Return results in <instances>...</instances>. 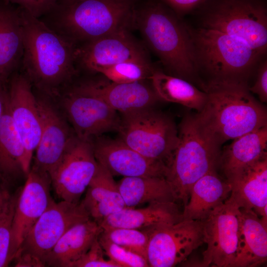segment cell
Segmentation results:
<instances>
[{
  "instance_id": "6da1fadb",
  "label": "cell",
  "mask_w": 267,
  "mask_h": 267,
  "mask_svg": "<svg viewBox=\"0 0 267 267\" xmlns=\"http://www.w3.org/2000/svg\"><path fill=\"white\" fill-rule=\"evenodd\" d=\"M19 7L23 73L39 93L57 98L77 74L76 46Z\"/></svg>"
},
{
  "instance_id": "7a4b0ae2",
  "label": "cell",
  "mask_w": 267,
  "mask_h": 267,
  "mask_svg": "<svg viewBox=\"0 0 267 267\" xmlns=\"http://www.w3.org/2000/svg\"><path fill=\"white\" fill-rule=\"evenodd\" d=\"M207 94L196 114L207 134L220 147L229 140L267 126V111L249 90L247 83L213 82L203 84Z\"/></svg>"
},
{
  "instance_id": "3957f363",
  "label": "cell",
  "mask_w": 267,
  "mask_h": 267,
  "mask_svg": "<svg viewBox=\"0 0 267 267\" xmlns=\"http://www.w3.org/2000/svg\"><path fill=\"white\" fill-rule=\"evenodd\" d=\"M132 26L159 57L168 74L192 83L198 81L189 28L164 4L149 0L134 7Z\"/></svg>"
},
{
  "instance_id": "277c9868",
  "label": "cell",
  "mask_w": 267,
  "mask_h": 267,
  "mask_svg": "<svg viewBox=\"0 0 267 267\" xmlns=\"http://www.w3.org/2000/svg\"><path fill=\"white\" fill-rule=\"evenodd\" d=\"M134 0H80L57 4L39 18L76 46L132 26Z\"/></svg>"
},
{
  "instance_id": "5b68a950",
  "label": "cell",
  "mask_w": 267,
  "mask_h": 267,
  "mask_svg": "<svg viewBox=\"0 0 267 267\" xmlns=\"http://www.w3.org/2000/svg\"><path fill=\"white\" fill-rule=\"evenodd\" d=\"M189 28L198 76L202 73L207 77L203 84H248L262 54L243 40L225 33L202 27L196 30Z\"/></svg>"
},
{
  "instance_id": "8992f818",
  "label": "cell",
  "mask_w": 267,
  "mask_h": 267,
  "mask_svg": "<svg viewBox=\"0 0 267 267\" xmlns=\"http://www.w3.org/2000/svg\"><path fill=\"white\" fill-rule=\"evenodd\" d=\"M178 133V142L167 165L165 178L177 202L184 207L196 181L219 169L222 149L204 130L196 114L187 113L183 117Z\"/></svg>"
},
{
  "instance_id": "52a82bcc",
  "label": "cell",
  "mask_w": 267,
  "mask_h": 267,
  "mask_svg": "<svg viewBox=\"0 0 267 267\" xmlns=\"http://www.w3.org/2000/svg\"><path fill=\"white\" fill-rule=\"evenodd\" d=\"M120 115L119 138L145 157L167 165L178 140L174 119L155 107Z\"/></svg>"
},
{
  "instance_id": "ba28073f",
  "label": "cell",
  "mask_w": 267,
  "mask_h": 267,
  "mask_svg": "<svg viewBox=\"0 0 267 267\" xmlns=\"http://www.w3.org/2000/svg\"><path fill=\"white\" fill-rule=\"evenodd\" d=\"M81 202L52 201L23 241L13 261L15 267H45V259L70 228L90 219Z\"/></svg>"
},
{
  "instance_id": "9c48e42d",
  "label": "cell",
  "mask_w": 267,
  "mask_h": 267,
  "mask_svg": "<svg viewBox=\"0 0 267 267\" xmlns=\"http://www.w3.org/2000/svg\"><path fill=\"white\" fill-rule=\"evenodd\" d=\"M202 27L240 39L262 55L267 47V11L261 0H215Z\"/></svg>"
},
{
  "instance_id": "30bf717a",
  "label": "cell",
  "mask_w": 267,
  "mask_h": 267,
  "mask_svg": "<svg viewBox=\"0 0 267 267\" xmlns=\"http://www.w3.org/2000/svg\"><path fill=\"white\" fill-rule=\"evenodd\" d=\"M57 98L77 137L91 140L105 133L118 131L120 114L91 91L82 81L73 82Z\"/></svg>"
},
{
  "instance_id": "8fae6325",
  "label": "cell",
  "mask_w": 267,
  "mask_h": 267,
  "mask_svg": "<svg viewBox=\"0 0 267 267\" xmlns=\"http://www.w3.org/2000/svg\"><path fill=\"white\" fill-rule=\"evenodd\" d=\"M240 210L226 200L201 220L204 243L201 267H233L239 245Z\"/></svg>"
},
{
  "instance_id": "7c38bea8",
  "label": "cell",
  "mask_w": 267,
  "mask_h": 267,
  "mask_svg": "<svg viewBox=\"0 0 267 267\" xmlns=\"http://www.w3.org/2000/svg\"><path fill=\"white\" fill-rule=\"evenodd\" d=\"M147 261L151 267H172L185 261L203 243L200 220L182 219L148 233Z\"/></svg>"
},
{
  "instance_id": "4fadbf2b",
  "label": "cell",
  "mask_w": 267,
  "mask_h": 267,
  "mask_svg": "<svg viewBox=\"0 0 267 267\" xmlns=\"http://www.w3.org/2000/svg\"><path fill=\"white\" fill-rule=\"evenodd\" d=\"M98 168L91 140L76 136L49 175L51 185L61 200L78 203Z\"/></svg>"
},
{
  "instance_id": "5bb4252c",
  "label": "cell",
  "mask_w": 267,
  "mask_h": 267,
  "mask_svg": "<svg viewBox=\"0 0 267 267\" xmlns=\"http://www.w3.org/2000/svg\"><path fill=\"white\" fill-rule=\"evenodd\" d=\"M8 85L7 105L25 147L24 171L26 176L42 132L37 97L30 81L23 72H15Z\"/></svg>"
},
{
  "instance_id": "9a60e30c",
  "label": "cell",
  "mask_w": 267,
  "mask_h": 267,
  "mask_svg": "<svg viewBox=\"0 0 267 267\" xmlns=\"http://www.w3.org/2000/svg\"><path fill=\"white\" fill-rule=\"evenodd\" d=\"M118 31L76 46V66L97 73L101 68L127 61L150 62L144 47L129 31Z\"/></svg>"
},
{
  "instance_id": "2e32d148",
  "label": "cell",
  "mask_w": 267,
  "mask_h": 267,
  "mask_svg": "<svg viewBox=\"0 0 267 267\" xmlns=\"http://www.w3.org/2000/svg\"><path fill=\"white\" fill-rule=\"evenodd\" d=\"M40 94L36 97L42 132L31 168L49 176L76 135L65 118L53 105L52 99Z\"/></svg>"
},
{
  "instance_id": "e0dca14e",
  "label": "cell",
  "mask_w": 267,
  "mask_h": 267,
  "mask_svg": "<svg viewBox=\"0 0 267 267\" xmlns=\"http://www.w3.org/2000/svg\"><path fill=\"white\" fill-rule=\"evenodd\" d=\"M91 143L97 162L113 176L166 178L167 167L164 162L145 157L119 138L100 135Z\"/></svg>"
},
{
  "instance_id": "ac0fdd59",
  "label": "cell",
  "mask_w": 267,
  "mask_h": 267,
  "mask_svg": "<svg viewBox=\"0 0 267 267\" xmlns=\"http://www.w3.org/2000/svg\"><path fill=\"white\" fill-rule=\"evenodd\" d=\"M26 177L15 204L11 241L13 261L26 236L53 200L47 174L31 168Z\"/></svg>"
},
{
  "instance_id": "d6986e66",
  "label": "cell",
  "mask_w": 267,
  "mask_h": 267,
  "mask_svg": "<svg viewBox=\"0 0 267 267\" xmlns=\"http://www.w3.org/2000/svg\"><path fill=\"white\" fill-rule=\"evenodd\" d=\"M93 93L120 114L154 107L163 101L151 83L146 80L131 83H116L102 80L82 81Z\"/></svg>"
},
{
  "instance_id": "ffe728a7",
  "label": "cell",
  "mask_w": 267,
  "mask_h": 267,
  "mask_svg": "<svg viewBox=\"0 0 267 267\" xmlns=\"http://www.w3.org/2000/svg\"><path fill=\"white\" fill-rule=\"evenodd\" d=\"M227 181L231 189L226 201L239 209L254 211L267 224V157L251 165Z\"/></svg>"
},
{
  "instance_id": "44dd1931",
  "label": "cell",
  "mask_w": 267,
  "mask_h": 267,
  "mask_svg": "<svg viewBox=\"0 0 267 267\" xmlns=\"http://www.w3.org/2000/svg\"><path fill=\"white\" fill-rule=\"evenodd\" d=\"M182 219V212L175 202H156L143 208L126 207L105 218L100 223L102 229L123 227L147 232L176 223Z\"/></svg>"
},
{
  "instance_id": "7402d4cb",
  "label": "cell",
  "mask_w": 267,
  "mask_h": 267,
  "mask_svg": "<svg viewBox=\"0 0 267 267\" xmlns=\"http://www.w3.org/2000/svg\"><path fill=\"white\" fill-rule=\"evenodd\" d=\"M23 39L19 6L0 1V82L7 85L21 64Z\"/></svg>"
},
{
  "instance_id": "603a6c76",
  "label": "cell",
  "mask_w": 267,
  "mask_h": 267,
  "mask_svg": "<svg viewBox=\"0 0 267 267\" xmlns=\"http://www.w3.org/2000/svg\"><path fill=\"white\" fill-rule=\"evenodd\" d=\"M267 126L233 139L221 150L219 167L229 180L244 169L267 157Z\"/></svg>"
},
{
  "instance_id": "cb8c5ba5",
  "label": "cell",
  "mask_w": 267,
  "mask_h": 267,
  "mask_svg": "<svg viewBox=\"0 0 267 267\" xmlns=\"http://www.w3.org/2000/svg\"><path fill=\"white\" fill-rule=\"evenodd\" d=\"M231 185L217 170L199 179L192 186L189 199L182 212L183 219L202 220L214 209L224 203L231 192Z\"/></svg>"
},
{
  "instance_id": "d4e9b609",
  "label": "cell",
  "mask_w": 267,
  "mask_h": 267,
  "mask_svg": "<svg viewBox=\"0 0 267 267\" xmlns=\"http://www.w3.org/2000/svg\"><path fill=\"white\" fill-rule=\"evenodd\" d=\"M102 230L92 219L72 227L47 255L45 267H71L86 253Z\"/></svg>"
},
{
  "instance_id": "484cf974",
  "label": "cell",
  "mask_w": 267,
  "mask_h": 267,
  "mask_svg": "<svg viewBox=\"0 0 267 267\" xmlns=\"http://www.w3.org/2000/svg\"><path fill=\"white\" fill-rule=\"evenodd\" d=\"M86 190L81 203L98 224L108 216L126 207L113 176L99 164Z\"/></svg>"
},
{
  "instance_id": "4316f807",
  "label": "cell",
  "mask_w": 267,
  "mask_h": 267,
  "mask_svg": "<svg viewBox=\"0 0 267 267\" xmlns=\"http://www.w3.org/2000/svg\"><path fill=\"white\" fill-rule=\"evenodd\" d=\"M239 250L233 267H256L267 259V224L253 210L240 209Z\"/></svg>"
},
{
  "instance_id": "83f0119b",
  "label": "cell",
  "mask_w": 267,
  "mask_h": 267,
  "mask_svg": "<svg viewBox=\"0 0 267 267\" xmlns=\"http://www.w3.org/2000/svg\"><path fill=\"white\" fill-rule=\"evenodd\" d=\"M25 147L7 105L0 123V181L7 186L24 174Z\"/></svg>"
},
{
  "instance_id": "f1b7e54d",
  "label": "cell",
  "mask_w": 267,
  "mask_h": 267,
  "mask_svg": "<svg viewBox=\"0 0 267 267\" xmlns=\"http://www.w3.org/2000/svg\"><path fill=\"white\" fill-rule=\"evenodd\" d=\"M117 184L126 207L135 208L156 202H177L171 187L165 178L123 177Z\"/></svg>"
},
{
  "instance_id": "f546056e",
  "label": "cell",
  "mask_w": 267,
  "mask_h": 267,
  "mask_svg": "<svg viewBox=\"0 0 267 267\" xmlns=\"http://www.w3.org/2000/svg\"><path fill=\"white\" fill-rule=\"evenodd\" d=\"M149 80L163 101L178 103L198 112L206 102V93L183 79L155 69Z\"/></svg>"
},
{
  "instance_id": "4dcf8cb0",
  "label": "cell",
  "mask_w": 267,
  "mask_h": 267,
  "mask_svg": "<svg viewBox=\"0 0 267 267\" xmlns=\"http://www.w3.org/2000/svg\"><path fill=\"white\" fill-rule=\"evenodd\" d=\"M155 68L150 62L127 60L104 67L97 73L116 83H131L149 79Z\"/></svg>"
},
{
  "instance_id": "1f68e13d",
  "label": "cell",
  "mask_w": 267,
  "mask_h": 267,
  "mask_svg": "<svg viewBox=\"0 0 267 267\" xmlns=\"http://www.w3.org/2000/svg\"><path fill=\"white\" fill-rule=\"evenodd\" d=\"M100 234L111 242L140 255L147 260L149 234L133 228L117 227L102 229Z\"/></svg>"
},
{
  "instance_id": "d6a6232c",
  "label": "cell",
  "mask_w": 267,
  "mask_h": 267,
  "mask_svg": "<svg viewBox=\"0 0 267 267\" xmlns=\"http://www.w3.org/2000/svg\"><path fill=\"white\" fill-rule=\"evenodd\" d=\"M17 195H7L0 213V267L13 262L11 255L12 224Z\"/></svg>"
},
{
  "instance_id": "836d02e7",
  "label": "cell",
  "mask_w": 267,
  "mask_h": 267,
  "mask_svg": "<svg viewBox=\"0 0 267 267\" xmlns=\"http://www.w3.org/2000/svg\"><path fill=\"white\" fill-rule=\"evenodd\" d=\"M98 239L104 254L120 267H149L144 258L111 242L100 234Z\"/></svg>"
},
{
  "instance_id": "e575fe53",
  "label": "cell",
  "mask_w": 267,
  "mask_h": 267,
  "mask_svg": "<svg viewBox=\"0 0 267 267\" xmlns=\"http://www.w3.org/2000/svg\"><path fill=\"white\" fill-rule=\"evenodd\" d=\"M104 255V252L97 238L86 253L71 267H120L111 260H106Z\"/></svg>"
},
{
  "instance_id": "d590c367",
  "label": "cell",
  "mask_w": 267,
  "mask_h": 267,
  "mask_svg": "<svg viewBox=\"0 0 267 267\" xmlns=\"http://www.w3.org/2000/svg\"><path fill=\"white\" fill-rule=\"evenodd\" d=\"M16 4L33 16L40 18L51 11L57 5L58 0H4Z\"/></svg>"
},
{
  "instance_id": "8d00e7d4",
  "label": "cell",
  "mask_w": 267,
  "mask_h": 267,
  "mask_svg": "<svg viewBox=\"0 0 267 267\" xmlns=\"http://www.w3.org/2000/svg\"><path fill=\"white\" fill-rule=\"evenodd\" d=\"M251 92L258 95L262 102L267 101V62L264 61L260 64L255 84L252 87L249 86Z\"/></svg>"
},
{
  "instance_id": "74e56055",
  "label": "cell",
  "mask_w": 267,
  "mask_h": 267,
  "mask_svg": "<svg viewBox=\"0 0 267 267\" xmlns=\"http://www.w3.org/2000/svg\"><path fill=\"white\" fill-rule=\"evenodd\" d=\"M177 15L185 14L207 0H162Z\"/></svg>"
},
{
  "instance_id": "f35d334b",
  "label": "cell",
  "mask_w": 267,
  "mask_h": 267,
  "mask_svg": "<svg viewBox=\"0 0 267 267\" xmlns=\"http://www.w3.org/2000/svg\"><path fill=\"white\" fill-rule=\"evenodd\" d=\"M7 97V87L0 82V123L5 109Z\"/></svg>"
},
{
  "instance_id": "ab89813d",
  "label": "cell",
  "mask_w": 267,
  "mask_h": 267,
  "mask_svg": "<svg viewBox=\"0 0 267 267\" xmlns=\"http://www.w3.org/2000/svg\"><path fill=\"white\" fill-rule=\"evenodd\" d=\"M9 191L7 186L0 181V213Z\"/></svg>"
},
{
  "instance_id": "60d3db41",
  "label": "cell",
  "mask_w": 267,
  "mask_h": 267,
  "mask_svg": "<svg viewBox=\"0 0 267 267\" xmlns=\"http://www.w3.org/2000/svg\"><path fill=\"white\" fill-rule=\"evenodd\" d=\"M80 0H58V4L63 6H68L74 4Z\"/></svg>"
},
{
  "instance_id": "b9f144b4",
  "label": "cell",
  "mask_w": 267,
  "mask_h": 267,
  "mask_svg": "<svg viewBox=\"0 0 267 267\" xmlns=\"http://www.w3.org/2000/svg\"></svg>"
}]
</instances>
